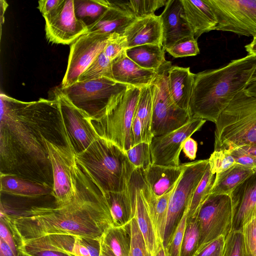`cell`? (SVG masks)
<instances>
[{
  "label": "cell",
  "mask_w": 256,
  "mask_h": 256,
  "mask_svg": "<svg viewBox=\"0 0 256 256\" xmlns=\"http://www.w3.org/2000/svg\"><path fill=\"white\" fill-rule=\"evenodd\" d=\"M223 256H244L242 230H232L226 236Z\"/></svg>",
  "instance_id": "45"
},
{
  "label": "cell",
  "mask_w": 256,
  "mask_h": 256,
  "mask_svg": "<svg viewBox=\"0 0 256 256\" xmlns=\"http://www.w3.org/2000/svg\"><path fill=\"white\" fill-rule=\"evenodd\" d=\"M0 238L8 244L16 256H25L22 252L23 242L2 213L0 214Z\"/></svg>",
  "instance_id": "40"
},
{
  "label": "cell",
  "mask_w": 256,
  "mask_h": 256,
  "mask_svg": "<svg viewBox=\"0 0 256 256\" xmlns=\"http://www.w3.org/2000/svg\"><path fill=\"white\" fill-rule=\"evenodd\" d=\"M23 244L25 256H71L53 246L46 235L23 242Z\"/></svg>",
  "instance_id": "36"
},
{
  "label": "cell",
  "mask_w": 256,
  "mask_h": 256,
  "mask_svg": "<svg viewBox=\"0 0 256 256\" xmlns=\"http://www.w3.org/2000/svg\"><path fill=\"white\" fill-rule=\"evenodd\" d=\"M76 16L87 26L96 22L110 8L108 0H74Z\"/></svg>",
  "instance_id": "34"
},
{
  "label": "cell",
  "mask_w": 256,
  "mask_h": 256,
  "mask_svg": "<svg viewBox=\"0 0 256 256\" xmlns=\"http://www.w3.org/2000/svg\"><path fill=\"white\" fill-rule=\"evenodd\" d=\"M165 50L175 58L194 56L200 53L197 40L194 36L181 39Z\"/></svg>",
  "instance_id": "41"
},
{
  "label": "cell",
  "mask_w": 256,
  "mask_h": 256,
  "mask_svg": "<svg viewBox=\"0 0 256 256\" xmlns=\"http://www.w3.org/2000/svg\"><path fill=\"white\" fill-rule=\"evenodd\" d=\"M112 34L86 32L70 45L62 89L78 82L81 74L104 49Z\"/></svg>",
  "instance_id": "13"
},
{
  "label": "cell",
  "mask_w": 256,
  "mask_h": 256,
  "mask_svg": "<svg viewBox=\"0 0 256 256\" xmlns=\"http://www.w3.org/2000/svg\"><path fill=\"white\" fill-rule=\"evenodd\" d=\"M206 121L202 118H192L176 130L154 137L150 143L152 163L166 166H179L184 142L198 130Z\"/></svg>",
  "instance_id": "15"
},
{
  "label": "cell",
  "mask_w": 256,
  "mask_h": 256,
  "mask_svg": "<svg viewBox=\"0 0 256 256\" xmlns=\"http://www.w3.org/2000/svg\"><path fill=\"white\" fill-rule=\"evenodd\" d=\"M184 16L189 24L194 38L216 30V18L207 0H182Z\"/></svg>",
  "instance_id": "23"
},
{
  "label": "cell",
  "mask_w": 256,
  "mask_h": 256,
  "mask_svg": "<svg viewBox=\"0 0 256 256\" xmlns=\"http://www.w3.org/2000/svg\"><path fill=\"white\" fill-rule=\"evenodd\" d=\"M245 48L248 54L256 56V38H253L252 42L246 45Z\"/></svg>",
  "instance_id": "58"
},
{
  "label": "cell",
  "mask_w": 256,
  "mask_h": 256,
  "mask_svg": "<svg viewBox=\"0 0 256 256\" xmlns=\"http://www.w3.org/2000/svg\"><path fill=\"white\" fill-rule=\"evenodd\" d=\"M0 192L12 196L36 198L51 194L52 188L17 176L0 175Z\"/></svg>",
  "instance_id": "27"
},
{
  "label": "cell",
  "mask_w": 256,
  "mask_h": 256,
  "mask_svg": "<svg viewBox=\"0 0 256 256\" xmlns=\"http://www.w3.org/2000/svg\"><path fill=\"white\" fill-rule=\"evenodd\" d=\"M200 228L196 217L186 223L180 256H194L198 249Z\"/></svg>",
  "instance_id": "37"
},
{
  "label": "cell",
  "mask_w": 256,
  "mask_h": 256,
  "mask_svg": "<svg viewBox=\"0 0 256 256\" xmlns=\"http://www.w3.org/2000/svg\"><path fill=\"white\" fill-rule=\"evenodd\" d=\"M182 150L187 158L190 160H194L196 158L198 144L195 140L189 137L184 142Z\"/></svg>",
  "instance_id": "53"
},
{
  "label": "cell",
  "mask_w": 256,
  "mask_h": 256,
  "mask_svg": "<svg viewBox=\"0 0 256 256\" xmlns=\"http://www.w3.org/2000/svg\"><path fill=\"white\" fill-rule=\"evenodd\" d=\"M78 237L80 243L88 250L90 256H100L101 249L100 239Z\"/></svg>",
  "instance_id": "52"
},
{
  "label": "cell",
  "mask_w": 256,
  "mask_h": 256,
  "mask_svg": "<svg viewBox=\"0 0 256 256\" xmlns=\"http://www.w3.org/2000/svg\"><path fill=\"white\" fill-rule=\"evenodd\" d=\"M134 20L122 12L110 6L96 22L88 26L87 32L123 35L126 29Z\"/></svg>",
  "instance_id": "28"
},
{
  "label": "cell",
  "mask_w": 256,
  "mask_h": 256,
  "mask_svg": "<svg viewBox=\"0 0 256 256\" xmlns=\"http://www.w3.org/2000/svg\"><path fill=\"white\" fill-rule=\"evenodd\" d=\"M64 0H40L38 8L44 18L54 14L62 3Z\"/></svg>",
  "instance_id": "51"
},
{
  "label": "cell",
  "mask_w": 256,
  "mask_h": 256,
  "mask_svg": "<svg viewBox=\"0 0 256 256\" xmlns=\"http://www.w3.org/2000/svg\"><path fill=\"white\" fill-rule=\"evenodd\" d=\"M126 153L136 168L145 170L152 164L149 143L140 142L126 151Z\"/></svg>",
  "instance_id": "39"
},
{
  "label": "cell",
  "mask_w": 256,
  "mask_h": 256,
  "mask_svg": "<svg viewBox=\"0 0 256 256\" xmlns=\"http://www.w3.org/2000/svg\"><path fill=\"white\" fill-rule=\"evenodd\" d=\"M140 89L130 86L112 100L102 116L90 118L100 138L112 142L124 152L134 146L132 124Z\"/></svg>",
  "instance_id": "6"
},
{
  "label": "cell",
  "mask_w": 256,
  "mask_h": 256,
  "mask_svg": "<svg viewBox=\"0 0 256 256\" xmlns=\"http://www.w3.org/2000/svg\"><path fill=\"white\" fill-rule=\"evenodd\" d=\"M225 240L223 236L218 237L198 251L194 256H223Z\"/></svg>",
  "instance_id": "49"
},
{
  "label": "cell",
  "mask_w": 256,
  "mask_h": 256,
  "mask_svg": "<svg viewBox=\"0 0 256 256\" xmlns=\"http://www.w3.org/2000/svg\"><path fill=\"white\" fill-rule=\"evenodd\" d=\"M140 168H136L133 173L136 181V218L143 235L146 245L152 256H154L158 243L154 225L139 188Z\"/></svg>",
  "instance_id": "26"
},
{
  "label": "cell",
  "mask_w": 256,
  "mask_h": 256,
  "mask_svg": "<svg viewBox=\"0 0 256 256\" xmlns=\"http://www.w3.org/2000/svg\"><path fill=\"white\" fill-rule=\"evenodd\" d=\"M52 244L60 250L73 256L77 236L67 234H50L46 235Z\"/></svg>",
  "instance_id": "47"
},
{
  "label": "cell",
  "mask_w": 256,
  "mask_h": 256,
  "mask_svg": "<svg viewBox=\"0 0 256 256\" xmlns=\"http://www.w3.org/2000/svg\"><path fill=\"white\" fill-rule=\"evenodd\" d=\"M195 74L190 68L172 66L168 75V84L170 96L180 108L188 110L192 96Z\"/></svg>",
  "instance_id": "25"
},
{
  "label": "cell",
  "mask_w": 256,
  "mask_h": 256,
  "mask_svg": "<svg viewBox=\"0 0 256 256\" xmlns=\"http://www.w3.org/2000/svg\"><path fill=\"white\" fill-rule=\"evenodd\" d=\"M44 20L46 38L54 44H72L88 32L87 26L76 16L74 0H64L58 10Z\"/></svg>",
  "instance_id": "16"
},
{
  "label": "cell",
  "mask_w": 256,
  "mask_h": 256,
  "mask_svg": "<svg viewBox=\"0 0 256 256\" xmlns=\"http://www.w3.org/2000/svg\"><path fill=\"white\" fill-rule=\"evenodd\" d=\"M132 134L134 146L142 142L140 123L136 115H134L132 122Z\"/></svg>",
  "instance_id": "54"
},
{
  "label": "cell",
  "mask_w": 256,
  "mask_h": 256,
  "mask_svg": "<svg viewBox=\"0 0 256 256\" xmlns=\"http://www.w3.org/2000/svg\"><path fill=\"white\" fill-rule=\"evenodd\" d=\"M54 94L58 102L74 152L80 154L100 137L92 126L88 116L76 106L60 88H55Z\"/></svg>",
  "instance_id": "14"
},
{
  "label": "cell",
  "mask_w": 256,
  "mask_h": 256,
  "mask_svg": "<svg viewBox=\"0 0 256 256\" xmlns=\"http://www.w3.org/2000/svg\"><path fill=\"white\" fill-rule=\"evenodd\" d=\"M160 16L162 28V48L164 50L181 39L194 36L184 16L182 0H168Z\"/></svg>",
  "instance_id": "17"
},
{
  "label": "cell",
  "mask_w": 256,
  "mask_h": 256,
  "mask_svg": "<svg viewBox=\"0 0 256 256\" xmlns=\"http://www.w3.org/2000/svg\"><path fill=\"white\" fill-rule=\"evenodd\" d=\"M113 222V226H120L129 222L136 214V181L132 174L124 190L104 194Z\"/></svg>",
  "instance_id": "22"
},
{
  "label": "cell",
  "mask_w": 256,
  "mask_h": 256,
  "mask_svg": "<svg viewBox=\"0 0 256 256\" xmlns=\"http://www.w3.org/2000/svg\"><path fill=\"white\" fill-rule=\"evenodd\" d=\"M76 190L68 203L33 206L20 214L0 212L23 242L50 234L100 239L113 222L106 197L88 172L77 162Z\"/></svg>",
  "instance_id": "2"
},
{
  "label": "cell",
  "mask_w": 256,
  "mask_h": 256,
  "mask_svg": "<svg viewBox=\"0 0 256 256\" xmlns=\"http://www.w3.org/2000/svg\"><path fill=\"white\" fill-rule=\"evenodd\" d=\"M8 6V4L6 2V1L4 0H0V26L1 28L2 26V24L4 23V12L5 11Z\"/></svg>",
  "instance_id": "62"
},
{
  "label": "cell",
  "mask_w": 256,
  "mask_h": 256,
  "mask_svg": "<svg viewBox=\"0 0 256 256\" xmlns=\"http://www.w3.org/2000/svg\"><path fill=\"white\" fill-rule=\"evenodd\" d=\"M101 241V249L100 256H116L112 250L107 246L102 240Z\"/></svg>",
  "instance_id": "57"
},
{
  "label": "cell",
  "mask_w": 256,
  "mask_h": 256,
  "mask_svg": "<svg viewBox=\"0 0 256 256\" xmlns=\"http://www.w3.org/2000/svg\"><path fill=\"white\" fill-rule=\"evenodd\" d=\"M0 102V175L15 176L52 188L46 140L70 139L58 102L54 98L25 102L2 93Z\"/></svg>",
  "instance_id": "1"
},
{
  "label": "cell",
  "mask_w": 256,
  "mask_h": 256,
  "mask_svg": "<svg viewBox=\"0 0 256 256\" xmlns=\"http://www.w3.org/2000/svg\"><path fill=\"white\" fill-rule=\"evenodd\" d=\"M196 218L200 228L198 252L219 236L226 238L232 231L233 215L230 196L210 194L200 207Z\"/></svg>",
  "instance_id": "11"
},
{
  "label": "cell",
  "mask_w": 256,
  "mask_h": 256,
  "mask_svg": "<svg viewBox=\"0 0 256 256\" xmlns=\"http://www.w3.org/2000/svg\"><path fill=\"white\" fill-rule=\"evenodd\" d=\"M230 151L234 158L236 164L256 169V158L244 152L239 148H236Z\"/></svg>",
  "instance_id": "50"
},
{
  "label": "cell",
  "mask_w": 256,
  "mask_h": 256,
  "mask_svg": "<svg viewBox=\"0 0 256 256\" xmlns=\"http://www.w3.org/2000/svg\"><path fill=\"white\" fill-rule=\"evenodd\" d=\"M244 90L249 95L256 96V80L250 82Z\"/></svg>",
  "instance_id": "59"
},
{
  "label": "cell",
  "mask_w": 256,
  "mask_h": 256,
  "mask_svg": "<svg viewBox=\"0 0 256 256\" xmlns=\"http://www.w3.org/2000/svg\"><path fill=\"white\" fill-rule=\"evenodd\" d=\"M215 124L214 150L256 146V96L238 93Z\"/></svg>",
  "instance_id": "5"
},
{
  "label": "cell",
  "mask_w": 256,
  "mask_h": 256,
  "mask_svg": "<svg viewBox=\"0 0 256 256\" xmlns=\"http://www.w3.org/2000/svg\"><path fill=\"white\" fill-rule=\"evenodd\" d=\"M165 50L156 44H144L126 50V56L140 66L148 70H158L168 61L165 59Z\"/></svg>",
  "instance_id": "29"
},
{
  "label": "cell",
  "mask_w": 256,
  "mask_h": 256,
  "mask_svg": "<svg viewBox=\"0 0 256 256\" xmlns=\"http://www.w3.org/2000/svg\"><path fill=\"white\" fill-rule=\"evenodd\" d=\"M106 77L112 80V62L102 52L91 65L81 74L78 81L87 80Z\"/></svg>",
  "instance_id": "38"
},
{
  "label": "cell",
  "mask_w": 256,
  "mask_h": 256,
  "mask_svg": "<svg viewBox=\"0 0 256 256\" xmlns=\"http://www.w3.org/2000/svg\"><path fill=\"white\" fill-rule=\"evenodd\" d=\"M188 164L166 166L152 164L142 170L146 184L157 196H160L173 188L180 180Z\"/></svg>",
  "instance_id": "24"
},
{
  "label": "cell",
  "mask_w": 256,
  "mask_h": 256,
  "mask_svg": "<svg viewBox=\"0 0 256 256\" xmlns=\"http://www.w3.org/2000/svg\"><path fill=\"white\" fill-rule=\"evenodd\" d=\"M238 148L256 158V146H245Z\"/></svg>",
  "instance_id": "60"
},
{
  "label": "cell",
  "mask_w": 256,
  "mask_h": 256,
  "mask_svg": "<svg viewBox=\"0 0 256 256\" xmlns=\"http://www.w3.org/2000/svg\"><path fill=\"white\" fill-rule=\"evenodd\" d=\"M134 115L140 123L142 142L150 144L154 136L152 132V101L150 86L140 89Z\"/></svg>",
  "instance_id": "33"
},
{
  "label": "cell",
  "mask_w": 256,
  "mask_h": 256,
  "mask_svg": "<svg viewBox=\"0 0 256 256\" xmlns=\"http://www.w3.org/2000/svg\"><path fill=\"white\" fill-rule=\"evenodd\" d=\"M214 175L211 172L208 164L204 176L191 198L188 209L187 222L196 217L200 207L210 195L215 179Z\"/></svg>",
  "instance_id": "35"
},
{
  "label": "cell",
  "mask_w": 256,
  "mask_h": 256,
  "mask_svg": "<svg viewBox=\"0 0 256 256\" xmlns=\"http://www.w3.org/2000/svg\"><path fill=\"white\" fill-rule=\"evenodd\" d=\"M73 256H90L88 250L85 246L80 242L78 236Z\"/></svg>",
  "instance_id": "55"
},
{
  "label": "cell",
  "mask_w": 256,
  "mask_h": 256,
  "mask_svg": "<svg viewBox=\"0 0 256 256\" xmlns=\"http://www.w3.org/2000/svg\"><path fill=\"white\" fill-rule=\"evenodd\" d=\"M54 178L51 194L56 206L69 202L76 190V154L70 140L52 142L46 140Z\"/></svg>",
  "instance_id": "9"
},
{
  "label": "cell",
  "mask_w": 256,
  "mask_h": 256,
  "mask_svg": "<svg viewBox=\"0 0 256 256\" xmlns=\"http://www.w3.org/2000/svg\"><path fill=\"white\" fill-rule=\"evenodd\" d=\"M130 86L120 84L106 77L78 81L61 90L78 108L90 118L102 116L112 100L124 92Z\"/></svg>",
  "instance_id": "8"
},
{
  "label": "cell",
  "mask_w": 256,
  "mask_h": 256,
  "mask_svg": "<svg viewBox=\"0 0 256 256\" xmlns=\"http://www.w3.org/2000/svg\"><path fill=\"white\" fill-rule=\"evenodd\" d=\"M236 164L234 158L228 150H214L208 158L210 170L214 174L223 172Z\"/></svg>",
  "instance_id": "43"
},
{
  "label": "cell",
  "mask_w": 256,
  "mask_h": 256,
  "mask_svg": "<svg viewBox=\"0 0 256 256\" xmlns=\"http://www.w3.org/2000/svg\"><path fill=\"white\" fill-rule=\"evenodd\" d=\"M256 68V56L248 54L218 68L195 74L188 106L192 119L216 122L221 112L244 90Z\"/></svg>",
  "instance_id": "3"
},
{
  "label": "cell",
  "mask_w": 256,
  "mask_h": 256,
  "mask_svg": "<svg viewBox=\"0 0 256 256\" xmlns=\"http://www.w3.org/2000/svg\"><path fill=\"white\" fill-rule=\"evenodd\" d=\"M208 164V159L188 162L171 196L167 214L163 246L166 248L188 208L191 198Z\"/></svg>",
  "instance_id": "10"
},
{
  "label": "cell",
  "mask_w": 256,
  "mask_h": 256,
  "mask_svg": "<svg viewBox=\"0 0 256 256\" xmlns=\"http://www.w3.org/2000/svg\"><path fill=\"white\" fill-rule=\"evenodd\" d=\"M159 70H148L140 66L126 56V50L112 62L114 80L140 88L150 86Z\"/></svg>",
  "instance_id": "19"
},
{
  "label": "cell",
  "mask_w": 256,
  "mask_h": 256,
  "mask_svg": "<svg viewBox=\"0 0 256 256\" xmlns=\"http://www.w3.org/2000/svg\"><path fill=\"white\" fill-rule=\"evenodd\" d=\"M127 48L126 38L124 35L113 34L104 50V52L112 62Z\"/></svg>",
  "instance_id": "48"
},
{
  "label": "cell",
  "mask_w": 256,
  "mask_h": 256,
  "mask_svg": "<svg viewBox=\"0 0 256 256\" xmlns=\"http://www.w3.org/2000/svg\"><path fill=\"white\" fill-rule=\"evenodd\" d=\"M154 256H169L167 248L162 244H159Z\"/></svg>",
  "instance_id": "61"
},
{
  "label": "cell",
  "mask_w": 256,
  "mask_h": 256,
  "mask_svg": "<svg viewBox=\"0 0 256 256\" xmlns=\"http://www.w3.org/2000/svg\"><path fill=\"white\" fill-rule=\"evenodd\" d=\"M0 256H16L8 244L0 238Z\"/></svg>",
  "instance_id": "56"
},
{
  "label": "cell",
  "mask_w": 256,
  "mask_h": 256,
  "mask_svg": "<svg viewBox=\"0 0 256 256\" xmlns=\"http://www.w3.org/2000/svg\"><path fill=\"white\" fill-rule=\"evenodd\" d=\"M101 239L116 256H130L132 242L130 221L120 226H110Z\"/></svg>",
  "instance_id": "31"
},
{
  "label": "cell",
  "mask_w": 256,
  "mask_h": 256,
  "mask_svg": "<svg viewBox=\"0 0 256 256\" xmlns=\"http://www.w3.org/2000/svg\"><path fill=\"white\" fill-rule=\"evenodd\" d=\"M244 256H256V208L242 228Z\"/></svg>",
  "instance_id": "42"
},
{
  "label": "cell",
  "mask_w": 256,
  "mask_h": 256,
  "mask_svg": "<svg viewBox=\"0 0 256 256\" xmlns=\"http://www.w3.org/2000/svg\"><path fill=\"white\" fill-rule=\"evenodd\" d=\"M123 35L127 40V48L144 44L162 46L160 17L154 14L134 20L126 29Z\"/></svg>",
  "instance_id": "20"
},
{
  "label": "cell",
  "mask_w": 256,
  "mask_h": 256,
  "mask_svg": "<svg viewBox=\"0 0 256 256\" xmlns=\"http://www.w3.org/2000/svg\"><path fill=\"white\" fill-rule=\"evenodd\" d=\"M171 64L168 61L160 68L150 86L152 101V132L154 137L176 130L192 120L188 111L178 106L170 96L168 75Z\"/></svg>",
  "instance_id": "7"
},
{
  "label": "cell",
  "mask_w": 256,
  "mask_h": 256,
  "mask_svg": "<svg viewBox=\"0 0 256 256\" xmlns=\"http://www.w3.org/2000/svg\"><path fill=\"white\" fill-rule=\"evenodd\" d=\"M130 222L132 242L130 256H152L135 217Z\"/></svg>",
  "instance_id": "44"
},
{
  "label": "cell",
  "mask_w": 256,
  "mask_h": 256,
  "mask_svg": "<svg viewBox=\"0 0 256 256\" xmlns=\"http://www.w3.org/2000/svg\"><path fill=\"white\" fill-rule=\"evenodd\" d=\"M217 20L216 30L256 38V0H207Z\"/></svg>",
  "instance_id": "12"
},
{
  "label": "cell",
  "mask_w": 256,
  "mask_h": 256,
  "mask_svg": "<svg viewBox=\"0 0 256 256\" xmlns=\"http://www.w3.org/2000/svg\"><path fill=\"white\" fill-rule=\"evenodd\" d=\"M188 209L175 230L166 247L169 256H180L181 247L187 223Z\"/></svg>",
  "instance_id": "46"
},
{
  "label": "cell",
  "mask_w": 256,
  "mask_h": 256,
  "mask_svg": "<svg viewBox=\"0 0 256 256\" xmlns=\"http://www.w3.org/2000/svg\"><path fill=\"white\" fill-rule=\"evenodd\" d=\"M176 186L164 195L157 196L146 184L141 170L140 191L152 219L158 244H163L169 202Z\"/></svg>",
  "instance_id": "21"
},
{
  "label": "cell",
  "mask_w": 256,
  "mask_h": 256,
  "mask_svg": "<svg viewBox=\"0 0 256 256\" xmlns=\"http://www.w3.org/2000/svg\"><path fill=\"white\" fill-rule=\"evenodd\" d=\"M114 7L134 20L154 14L160 8L166 6V0H108Z\"/></svg>",
  "instance_id": "32"
},
{
  "label": "cell",
  "mask_w": 256,
  "mask_h": 256,
  "mask_svg": "<svg viewBox=\"0 0 256 256\" xmlns=\"http://www.w3.org/2000/svg\"><path fill=\"white\" fill-rule=\"evenodd\" d=\"M256 170L236 164L227 170L216 174L210 194L230 196L234 189Z\"/></svg>",
  "instance_id": "30"
},
{
  "label": "cell",
  "mask_w": 256,
  "mask_h": 256,
  "mask_svg": "<svg viewBox=\"0 0 256 256\" xmlns=\"http://www.w3.org/2000/svg\"><path fill=\"white\" fill-rule=\"evenodd\" d=\"M76 162L94 180L104 194L120 192L128 185L136 169L126 152L112 142L99 138L76 154Z\"/></svg>",
  "instance_id": "4"
},
{
  "label": "cell",
  "mask_w": 256,
  "mask_h": 256,
  "mask_svg": "<svg viewBox=\"0 0 256 256\" xmlns=\"http://www.w3.org/2000/svg\"><path fill=\"white\" fill-rule=\"evenodd\" d=\"M254 80H256V68L252 76V79H251L250 81Z\"/></svg>",
  "instance_id": "63"
},
{
  "label": "cell",
  "mask_w": 256,
  "mask_h": 256,
  "mask_svg": "<svg viewBox=\"0 0 256 256\" xmlns=\"http://www.w3.org/2000/svg\"><path fill=\"white\" fill-rule=\"evenodd\" d=\"M230 197L233 215L232 230H240L256 208V170L234 189Z\"/></svg>",
  "instance_id": "18"
}]
</instances>
